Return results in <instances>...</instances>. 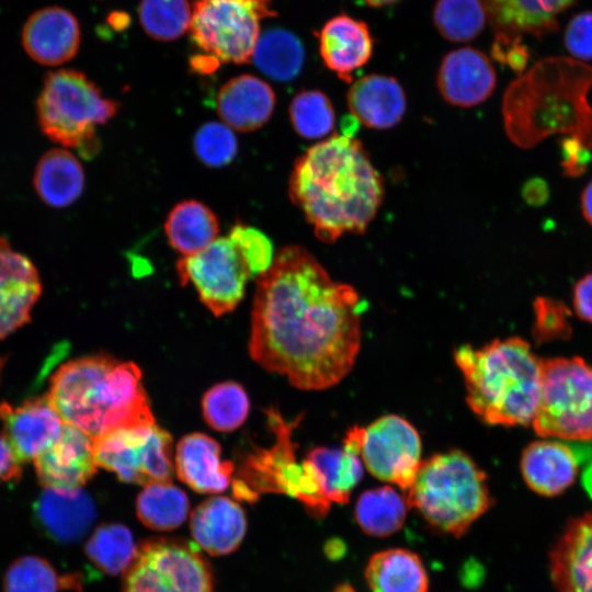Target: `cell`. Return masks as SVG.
Wrapping results in <instances>:
<instances>
[{
	"mask_svg": "<svg viewBox=\"0 0 592 592\" xmlns=\"http://www.w3.org/2000/svg\"><path fill=\"white\" fill-rule=\"evenodd\" d=\"M365 303L299 246L281 248L257 276L249 351L303 390L340 383L357 357Z\"/></svg>",
	"mask_w": 592,
	"mask_h": 592,
	"instance_id": "6da1fadb",
	"label": "cell"
},
{
	"mask_svg": "<svg viewBox=\"0 0 592 592\" xmlns=\"http://www.w3.org/2000/svg\"><path fill=\"white\" fill-rule=\"evenodd\" d=\"M289 196L318 239L332 243L366 230L383 202L384 183L360 140L333 135L296 160Z\"/></svg>",
	"mask_w": 592,
	"mask_h": 592,
	"instance_id": "7a4b0ae2",
	"label": "cell"
},
{
	"mask_svg": "<svg viewBox=\"0 0 592 592\" xmlns=\"http://www.w3.org/2000/svg\"><path fill=\"white\" fill-rule=\"evenodd\" d=\"M592 68L568 57L536 62L508 87L502 103L504 128L516 146L528 149L562 134L592 149Z\"/></svg>",
	"mask_w": 592,
	"mask_h": 592,
	"instance_id": "3957f363",
	"label": "cell"
},
{
	"mask_svg": "<svg viewBox=\"0 0 592 592\" xmlns=\"http://www.w3.org/2000/svg\"><path fill=\"white\" fill-rule=\"evenodd\" d=\"M46 397L65 423L92 439L155 423L139 367L109 355L60 365L50 377Z\"/></svg>",
	"mask_w": 592,
	"mask_h": 592,
	"instance_id": "277c9868",
	"label": "cell"
},
{
	"mask_svg": "<svg viewBox=\"0 0 592 592\" xmlns=\"http://www.w3.org/2000/svg\"><path fill=\"white\" fill-rule=\"evenodd\" d=\"M454 360L464 377L467 403L482 422L532 423L540 392L542 358L526 341L512 337L479 349L460 345Z\"/></svg>",
	"mask_w": 592,
	"mask_h": 592,
	"instance_id": "5b68a950",
	"label": "cell"
},
{
	"mask_svg": "<svg viewBox=\"0 0 592 592\" xmlns=\"http://www.w3.org/2000/svg\"><path fill=\"white\" fill-rule=\"evenodd\" d=\"M405 492L408 505L431 526L456 537L492 504L486 474L459 449L422 460Z\"/></svg>",
	"mask_w": 592,
	"mask_h": 592,
	"instance_id": "8992f818",
	"label": "cell"
},
{
	"mask_svg": "<svg viewBox=\"0 0 592 592\" xmlns=\"http://www.w3.org/2000/svg\"><path fill=\"white\" fill-rule=\"evenodd\" d=\"M116 101L76 69L49 71L36 101L41 130L54 143L84 157L95 152L96 128L117 112Z\"/></svg>",
	"mask_w": 592,
	"mask_h": 592,
	"instance_id": "52a82bcc",
	"label": "cell"
},
{
	"mask_svg": "<svg viewBox=\"0 0 592 592\" xmlns=\"http://www.w3.org/2000/svg\"><path fill=\"white\" fill-rule=\"evenodd\" d=\"M540 392L534 419L543 437H592V366L581 357L542 358Z\"/></svg>",
	"mask_w": 592,
	"mask_h": 592,
	"instance_id": "ba28073f",
	"label": "cell"
},
{
	"mask_svg": "<svg viewBox=\"0 0 592 592\" xmlns=\"http://www.w3.org/2000/svg\"><path fill=\"white\" fill-rule=\"evenodd\" d=\"M277 15L272 0H195L190 36L217 62L246 64L261 35V21Z\"/></svg>",
	"mask_w": 592,
	"mask_h": 592,
	"instance_id": "9c48e42d",
	"label": "cell"
},
{
	"mask_svg": "<svg viewBox=\"0 0 592 592\" xmlns=\"http://www.w3.org/2000/svg\"><path fill=\"white\" fill-rule=\"evenodd\" d=\"M270 423L275 432V443L269 449H262L247 460V482L236 489L241 498H254L255 491L285 493L299 500L312 514L323 515L331 503L325 498L316 475L306 460L298 464L295 459L291 440L294 423L287 424L278 413L270 411Z\"/></svg>",
	"mask_w": 592,
	"mask_h": 592,
	"instance_id": "30bf717a",
	"label": "cell"
},
{
	"mask_svg": "<svg viewBox=\"0 0 592 592\" xmlns=\"http://www.w3.org/2000/svg\"><path fill=\"white\" fill-rule=\"evenodd\" d=\"M124 573L123 592H213L206 561L186 542L143 543Z\"/></svg>",
	"mask_w": 592,
	"mask_h": 592,
	"instance_id": "8fae6325",
	"label": "cell"
},
{
	"mask_svg": "<svg viewBox=\"0 0 592 592\" xmlns=\"http://www.w3.org/2000/svg\"><path fill=\"white\" fill-rule=\"evenodd\" d=\"M172 437L156 423L122 428L93 439L98 467L132 483L170 482Z\"/></svg>",
	"mask_w": 592,
	"mask_h": 592,
	"instance_id": "7c38bea8",
	"label": "cell"
},
{
	"mask_svg": "<svg viewBox=\"0 0 592 592\" xmlns=\"http://www.w3.org/2000/svg\"><path fill=\"white\" fill-rule=\"evenodd\" d=\"M182 285L192 284L201 301L215 315L232 311L254 276L240 250L226 237H218L202 251L177 262Z\"/></svg>",
	"mask_w": 592,
	"mask_h": 592,
	"instance_id": "4fadbf2b",
	"label": "cell"
},
{
	"mask_svg": "<svg viewBox=\"0 0 592 592\" xmlns=\"http://www.w3.org/2000/svg\"><path fill=\"white\" fill-rule=\"evenodd\" d=\"M360 455L371 475L407 491L422 462L421 439L408 420L386 414L361 426Z\"/></svg>",
	"mask_w": 592,
	"mask_h": 592,
	"instance_id": "5bb4252c",
	"label": "cell"
},
{
	"mask_svg": "<svg viewBox=\"0 0 592 592\" xmlns=\"http://www.w3.org/2000/svg\"><path fill=\"white\" fill-rule=\"evenodd\" d=\"M33 463L38 481L46 489H80L96 473L93 439L65 423L55 442Z\"/></svg>",
	"mask_w": 592,
	"mask_h": 592,
	"instance_id": "9a60e30c",
	"label": "cell"
},
{
	"mask_svg": "<svg viewBox=\"0 0 592 592\" xmlns=\"http://www.w3.org/2000/svg\"><path fill=\"white\" fill-rule=\"evenodd\" d=\"M41 294L42 282L34 263L0 237V339L31 320Z\"/></svg>",
	"mask_w": 592,
	"mask_h": 592,
	"instance_id": "2e32d148",
	"label": "cell"
},
{
	"mask_svg": "<svg viewBox=\"0 0 592 592\" xmlns=\"http://www.w3.org/2000/svg\"><path fill=\"white\" fill-rule=\"evenodd\" d=\"M0 421L2 435L22 463L34 460L50 446L65 424L46 396L20 405L0 401Z\"/></svg>",
	"mask_w": 592,
	"mask_h": 592,
	"instance_id": "e0dca14e",
	"label": "cell"
},
{
	"mask_svg": "<svg viewBox=\"0 0 592 592\" xmlns=\"http://www.w3.org/2000/svg\"><path fill=\"white\" fill-rule=\"evenodd\" d=\"M22 46L35 62L59 66L78 53L81 32L77 18L61 7H45L32 13L22 29Z\"/></svg>",
	"mask_w": 592,
	"mask_h": 592,
	"instance_id": "ac0fdd59",
	"label": "cell"
},
{
	"mask_svg": "<svg viewBox=\"0 0 592 592\" xmlns=\"http://www.w3.org/2000/svg\"><path fill=\"white\" fill-rule=\"evenodd\" d=\"M497 76L489 57L479 49L463 47L446 54L437 71L444 100L470 107L485 102L496 88Z\"/></svg>",
	"mask_w": 592,
	"mask_h": 592,
	"instance_id": "d6986e66",
	"label": "cell"
},
{
	"mask_svg": "<svg viewBox=\"0 0 592 592\" xmlns=\"http://www.w3.org/2000/svg\"><path fill=\"white\" fill-rule=\"evenodd\" d=\"M557 592H592V511L570 521L549 554Z\"/></svg>",
	"mask_w": 592,
	"mask_h": 592,
	"instance_id": "ffe728a7",
	"label": "cell"
},
{
	"mask_svg": "<svg viewBox=\"0 0 592 592\" xmlns=\"http://www.w3.org/2000/svg\"><path fill=\"white\" fill-rule=\"evenodd\" d=\"M582 455V449L558 441L533 442L522 453L523 479L537 494H560L576 480Z\"/></svg>",
	"mask_w": 592,
	"mask_h": 592,
	"instance_id": "44dd1931",
	"label": "cell"
},
{
	"mask_svg": "<svg viewBox=\"0 0 592 592\" xmlns=\"http://www.w3.org/2000/svg\"><path fill=\"white\" fill-rule=\"evenodd\" d=\"M361 426H352L341 447L318 446L309 451L310 464L325 498L330 503H346L363 477L360 455Z\"/></svg>",
	"mask_w": 592,
	"mask_h": 592,
	"instance_id": "7402d4cb",
	"label": "cell"
},
{
	"mask_svg": "<svg viewBox=\"0 0 592 592\" xmlns=\"http://www.w3.org/2000/svg\"><path fill=\"white\" fill-rule=\"evenodd\" d=\"M319 53L325 65L349 83L355 70L363 67L373 53V38L367 24L346 14L325 23L318 33Z\"/></svg>",
	"mask_w": 592,
	"mask_h": 592,
	"instance_id": "603a6c76",
	"label": "cell"
},
{
	"mask_svg": "<svg viewBox=\"0 0 592 592\" xmlns=\"http://www.w3.org/2000/svg\"><path fill=\"white\" fill-rule=\"evenodd\" d=\"M275 105L273 89L252 75L228 80L216 96L217 113L223 122L238 132H252L271 117Z\"/></svg>",
	"mask_w": 592,
	"mask_h": 592,
	"instance_id": "cb8c5ba5",
	"label": "cell"
},
{
	"mask_svg": "<svg viewBox=\"0 0 592 592\" xmlns=\"http://www.w3.org/2000/svg\"><path fill=\"white\" fill-rule=\"evenodd\" d=\"M220 446L203 433L185 435L177 445L175 470L179 478L201 493H218L231 482L234 465L220 459Z\"/></svg>",
	"mask_w": 592,
	"mask_h": 592,
	"instance_id": "d4e9b609",
	"label": "cell"
},
{
	"mask_svg": "<svg viewBox=\"0 0 592 592\" xmlns=\"http://www.w3.org/2000/svg\"><path fill=\"white\" fill-rule=\"evenodd\" d=\"M34 512L42 530L59 543L79 540L95 519V505L81 489H45Z\"/></svg>",
	"mask_w": 592,
	"mask_h": 592,
	"instance_id": "484cf974",
	"label": "cell"
},
{
	"mask_svg": "<svg viewBox=\"0 0 592 592\" xmlns=\"http://www.w3.org/2000/svg\"><path fill=\"white\" fill-rule=\"evenodd\" d=\"M346 100L353 116L369 128H391L406 112L402 87L395 78L385 75L361 77L350 87Z\"/></svg>",
	"mask_w": 592,
	"mask_h": 592,
	"instance_id": "4316f807",
	"label": "cell"
},
{
	"mask_svg": "<svg viewBox=\"0 0 592 592\" xmlns=\"http://www.w3.org/2000/svg\"><path fill=\"white\" fill-rule=\"evenodd\" d=\"M577 0H482L494 36L542 37L558 27L557 16Z\"/></svg>",
	"mask_w": 592,
	"mask_h": 592,
	"instance_id": "83f0119b",
	"label": "cell"
},
{
	"mask_svg": "<svg viewBox=\"0 0 592 592\" xmlns=\"http://www.w3.org/2000/svg\"><path fill=\"white\" fill-rule=\"evenodd\" d=\"M190 526L201 548L209 555L220 556L239 547L247 523L239 504L226 497H212L194 509Z\"/></svg>",
	"mask_w": 592,
	"mask_h": 592,
	"instance_id": "f1b7e54d",
	"label": "cell"
},
{
	"mask_svg": "<svg viewBox=\"0 0 592 592\" xmlns=\"http://www.w3.org/2000/svg\"><path fill=\"white\" fill-rule=\"evenodd\" d=\"M33 185L46 205L55 208L67 207L83 192L84 171L80 161L69 150L54 148L38 160Z\"/></svg>",
	"mask_w": 592,
	"mask_h": 592,
	"instance_id": "f546056e",
	"label": "cell"
},
{
	"mask_svg": "<svg viewBox=\"0 0 592 592\" xmlns=\"http://www.w3.org/2000/svg\"><path fill=\"white\" fill-rule=\"evenodd\" d=\"M372 592H426L428 574L421 559L402 548H390L373 555L365 569Z\"/></svg>",
	"mask_w": 592,
	"mask_h": 592,
	"instance_id": "4dcf8cb0",
	"label": "cell"
},
{
	"mask_svg": "<svg viewBox=\"0 0 592 592\" xmlns=\"http://www.w3.org/2000/svg\"><path fill=\"white\" fill-rule=\"evenodd\" d=\"M164 231L170 246L183 257L195 254L209 246L219 234V221L205 204L186 200L169 213Z\"/></svg>",
	"mask_w": 592,
	"mask_h": 592,
	"instance_id": "1f68e13d",
	"label": "cell"
},
{
	"mask_svg": "<svg viewBox=\"0 0 592 592\" xmlns=\"http://www.w3.org/2000/svg\"><path fill=\"white\" fill-rule=\"evenodd\" d=\"M305 52L299 38L281 27L263 32L253 52L252 60L267 77L289 81L301 70Z\"/></svg>",
	"mask_w": 592,
	"mask_h": 592,
	"instance_id": "d6a6232c",
	"label": "cell"
},
{
	"mask_svg": "<svg viewBox=\"0 0 592 592\" xmlns=\"http://www.w3.org/2000/svg\"><path fill=\"white\" fill-rule=\"evenodd\" d=\"M408 506L406 498L392 487H378L358 497L355 520L365 533L377 537L388 536L401 528Z\"/></svg>",
	"mask_w": 592,
	"mask_h": 592,
	"instance_id": "836d02e7",
	"label": "cell"
},
{
	"mask_svg": "<svg viewBox=\"0 0 592 592\" xmlns=\"http://www.w3.org/2000/svg\"><path fill=\"white\" fill-rule=\"evenodd\" d=\"M138 519L155 531H172L186 519L189 499L186 494L170 482L145 486L136 501Z\"/></svg>",
	"mask_w": 592,
	"mask_h": 592,
	"instance_id": "e575fe53",
	"label": "cell"
},
{
	"mask_svg": "<svg viewBox=\"0 0 592 592\" xmlns=\"http://www.w3.org/2000/svg\"><path fill=\"white\" fill-rule=\"evenodd\" d=\"M84 551L94 566L104 573L115 576L126 571L135 558L137 548L126 526L103 524L87 542Z\"/></svg>",
	"mask_w": 592,
	"mask_h": 592,
	"instance_id": "d590c367",
	"label": "cell"
},
{
	"mask_svg": "<svg viewBox=\"0 0 592 592\" xmlns=\"http://www.w3.org/2000/svg\"><path fill=\"white\" fill-rule=\"evenodd\" d=\"M80 584L77 576H60L44 558L25 556L16 559L7 569L3 579L4 592H59L76 589Z\"/></svg>",
	"mask_w": 592,
	"mask_h": 592,
	"instance_id": "8d00e7d4",
	"label": "cell"
},
{
	"mask_svg": "<svg viewBox=\"0 0 592 592\" xmlns=\"http://www.w3.org/2000/svg\"><path fill=\"white\" fill-rule=\"evenodd\" d=\"M487 20L482 0H437L433 9L436 30L445 39L455 43L476 38Z\"/></svg>",
	"mask_w": 592,
	"mask_h": 592,
	"instance_id": "74e56055",
	"label": "cell"
},
{
	"mask_svg": "<svg viewBox=\"0 0 592 592\" xmlns=\"http://www.w3.org/2000/svg\"><path fill=\"white\" fill-rule=\"evenodd\" d=\"M138 18L151 38L170 42L189 31L192 4L189 0H140Z\"/></svg>",
	"mask_w": 592,
	"mask_h": 592,
	"instance_id": "f35d334b",
	"label": "cell"
},
{
	"mask_svg": "<svg viewBox=\"0 0 592 592\" xmlns=\"http://www.w3.org/2000/svg\"><path fill=\"white\" fill-rule=\"evenodd\" d=\"M205 421L217 431L229 432L247 419L250 405L244 389L237 383L226 382L212 387L202 400Z\"/></svg>",
	"mask_w": 592,
	"mask_h": 592,
	"instance_id": "ab89813d",
	"label": "cell"
},
{
	"mask_svg": "<svg viewBox=\"0 0 592 592\" xmlns=\"http://www.w3.org/2000/svg\"><path fill=\"white\" fill-rule=\"evenodd\" d=\"M294 129L304 138L327 136L334 126V111L328 96L317 90H305L296 94L289 106Z\"/></svg>",
	"mask_w": 592,
	"mask_h": 592,
	"instance_id": "60d3db41",
	"label": "cell"
},
{
	"mask_svg": "<svg viewBox=\"0 0 592 592\" xmlns=\"http://www.w3.org/2000/svg\"><path fill=\"white\" fill-rule=\"evenodd\" d=\"M193 147L197 158L208 167L218 168L234 160L238 143L232 128L225 123L209 122L198 128Z\"/></svg>",
	"mask_w": 592,
	"mask_h": 592,
	"instance_id": "b9f144b4",
	"label": "cell"
},
{
	"mask_svg": "<svg viewBox=\"0 0 592 592\" xmlns=\"http://www.w3.org/2000/svg\"><path fill=\"white\" fill-rule=\"evenodd\" d=\"M228 237L240 250L254 276L265 272L273 261V247L269 238L259 229L238 223Z\"/></svg>",
	"mask_w": 592,
	"mask_h": 592,
	"instance_id": "7bdbcfd3",
	"label": "cell"
},
{
	"mask_svg": "<svg viewBox=\"0 0 592 592\" xmlns=\"http://www.w3.org/2000/svg\"><path fill=\"white\" fill-rule=\"evenodd\" d=\"M536 330L539 340L565 337L570 330L568 309L560 303L546 297H538L534 304Z\"/></svg>",
	"mask_w": 592,
	"mask_h": 592,
	"instance_id": "ee69618b",
	"label": "cell"
},
{
	"mask_svg": "<svg viewBox=\"0 0 592 592\" xmlns=\"http://www.w3.org/2000/svg\"><path fill=\"white\" fill-rule=\"evenodd\" d=\"M565 45L573 59L592 60V11L581 12L569 21Z\"/></svg>",
	"mask_w": 592,
	"mask_h": 592,
	"instance_id": "f6af8a7d",
	"label": "cell"
},
{
	"mask_svg": "<svg viewBox=\"0 0 592 592\" xmlns=\"http://www.w3.org/2000/svg\"><path fill=\"white\" fill-rule=\"evenodd\" d=\"M561 168L566 177L574 178L585 172L591 162V149L572 136L560 139Z\"/></svg>",
	"mask_w": 592,
	"mask_h": 592,
	"instance_id": "bcb514c9",
	"label": "cell"
},
{
	"mask_svg": "<svg viewBox=\"0 0 592 592\" xmlns=\"http://www.w3.org/2000/svg\"><path fill=\"white\" fill-rule=\"evenodd\" d=\"M491 53L494 59L517 73L523 72L530 57L521 37L494 36Z\"/></svg>",
	"mask_w": 592,
	"mask_h": 592,
	"instance_id": "7dc6e473",
	"label": "cell"
},
{
	"mask_svg": "<svg viewBox=\"0 0 592 592\" xmlns=\"http://www.w3.org/2000/svg\"><path fill=\"white\" fill-rule=\"evenodd\" d=\"M572 301L578 317L592 323V273L576 283Z\"/></svg>",
	"mask_w": 592,
	"mask_h": 592,
	"instance_id": "c3c4849f",
	"label": "cell"
},
{
	"mask_svg": "<svg viewBox=\"0 0 592 592\" xmlns=\"http://www.w3.org/2000/svg\"><path fill=\"white\" fill-rule=\"evenodd\" d=\"M22 464L5 437L0 434V486L18 480L22 474Z\"/></svg>",
	"mask_w": 592,
	"mask_h": 592,
	"instance_id": "681fc988",
	"label": "cell"
},
{
	"mask_svg": "<svg viewBox=\"0 0 592 592\" xmlns=\"http://www.w3.org/2000/svg\"><path fill=\"white\" fill-rule=\"evenodd\" d=\"M522 196L531 206H542L548 201V183L539 178L530 179L522 187Z\"/></svg>",
	"mask_w": 592,
	"mask_h": 592,
	"instance_id": "f907efd6",
	"label": "cell"
},
{
	"mask_svg": "<svg viewBox=\"0 0 592 592\" xmlns=\"http://www.w3.org/2000/svg\"><path fill=\"white\" fill-rule=\"evenodd\" d=\"M580 202L582 215L584 219L592 226V180L583 189Z\"/></svg>",
	"mask_w": 592,
	"mask_h": 592,
	"instance_id": "816d5d0a",
	"label": "cell"
},
{
	"mask_svg": "<svg viewBox=\"0 0 592 592\" xmlns=\"http://www.w3.org/2000/svg\"><path fill=\"white\" fill-rule=\"evenodd\" d=\"M109 23L116 30H123L129 24V16L124 12H114L109 16Z\"/></svg>",
	"mask_w": 592,
	"mask_h": 592,
	"instance_id": "f5cc1de1",
	"label": "cell"
},
{
	"mask_svg": "<svg viewBox=\"0 0 592 592\" xmlns=\"http://www.w3.org/2000/svg\"><path fill=\"white\" fill-rule=\"evenodd\" d=\"M366 4L373 8H383L387 5L395 4L399 2L400 0H364Z\"/></svg>",
	"mask_w": 592,
	"mask_h": 592,
	"instance_id": "db71d44e",
	"label": "cell"
},
{
	"mask_svg": "<svg viewBox=\"0 0 592 592\" xmlns=\"http://www.w3.org/2000/svg\"><path fill=\"white\" fill-rule=\"evenodd\" d=\"M583 480H584L585 488L588 489V491L592 496V464L585 470V473L583 475Z\"/></svg>",
	"mask_w": 592,
	"mask_h": 592,
	"instance_id": "11a10c76",
	"label": "cell"
},
{
	"mask_svg": "<svg viewBox=\"0 0 592 592\" xmlns=\"http://www.w3.org/2000/svg\"><path fill=\"white\" fill-rule=\"evenodd\" d=\"M0 367H1V363H0Z\"/></svg>",
	"mask_w": 592,
	"mask_h": 592,
	"instance_id": "9f6ffc18",
	"label": "cell"
}]
</instances>
